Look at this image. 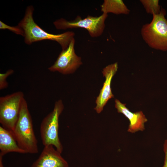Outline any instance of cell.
<instances>
[{"label": "cell", "instance_id": "3", "mask_svg": "<svg viewBox=\"0 0 167 167\" xmlns=\"http://www.w3.org/2000/svg\"><path fill=\"white\" fill-rule=\"evenodd\" d=\"M165 10L161 8L160 13L152 15L151 21L143 25L141 30L143 39L150 48L167 51V20Z\"/></svg>", "mask_w": 167, "mask_h": 167}, {"label": "cell", "instance_id": "8", "mask_svg": "<svg viewBox=\"0 0 167 167\" xmlns=\"http://www.w3.org/2000/svg\"><path fill=\"white\" fill-rule=\"evenodd\" d=\"M118 68L117 62L112 64L103 69L102 73L105 78L102 88L96 101V106L94 108L96 112L99 113L103 110L108 101L114 97L111 88L112 79Z\"/></svg>", "mask_w": 167, "mask_h": 167}, {"label": "cell", "instance_id": "2", "mask_svg": "<svg viewBox=\"0 0 167 167\" xmlns=\"http://www.w3.org/2000/svg\"><path fill=\"white\" fill-rule=\"evenodd\" d=\"M11 131L19 146L27 153H38L37 140L27 103L24 98L21 103L18 119Z\"/></svg>", "mask_w": 167, "mask_h": 167}, {"label": "cell", "instance_id": "13", "mask_svg": "<svg viewBox=\"0 0 167 167\" xmlns=\"http://www.w3.org/2000/svg\"><path fill=\"white\" fill-rule=\"evenodd\" d=\"M140 1L147 13L152 15L160 13L161 9L159 0H141Z\"/></svg>", "mask_w": 167, "mask_h": 167}, {"label": "cell", "instance_id": "9", "mask_svg": "<svg viewBox=\"0 0 167 167\" xmlns=\"http://www.w3.org/2000/svg\"><path fill=\"white\" fill-rule=\"evenodd\" d=\"M31 167H69L61 153L52 145L45 146L37 159Z\"/></svg>", "mask_w": 167, "mask_h": 167}, {"label": "cell", "instance_id": "12", "mask_svg": "<svg viewBox=\"0 0 167 167\" xmlns=\"http://www.w3.org/2000/svg\"><path fill=\"white\" fill-rule=\"evenodd\" d=\"M103 13H112L116 15H128L130 12L122 0H105L101 5Z\"/></svg>", "mask_w": 167, "mask_h": 167}, {"label": "cell", "instance_id": "14", "mask_svg": "<svg viewBox=\"0 0 167 167\" xmlns=\"http://www.w3.org/2000/svg\"><path fill=\"white\" fill-rule=\"evenodd\" d=\"M0 29H8L16 34L21 35L23 36L24 35L23 30L18 25L15 26H10L0 21Z\"/></svg>", "mask_w": 167, "mask_h": 167}, {"label": "cell", "instance_id": "17", "mask_svg": "<svg viewBox=\"0 0 167 167\" xmlns=\"http://www.w3.org/2000/svg\"><path fill=\"white\" fill-rule=\"evenodd\" d=\"M3 156L0 154V167H4L2 163V157Z\"/></svg>", "mask_w": 167, "mask_h": 167}, {"label": "cell", "instance_id": "10", "mask_svg": "<svg viewBox=\"0 0 167 167\" xmlns=\"http://www.w3.org/2000/svg\"><path fill=\"white\" fill-rule=\"evenodd\" d=\"M115 107L118 113L123 114L129 120L130 123L127 131L135 133L139 131H143L145 129L144 123L148 120L142 111L133 113L126 106V104L122 103L119 100L115 101Z\"/></svg>", "mask_w": 167, "mask_h": 167}, {"label": "cell", "instance_id": "7", "mask_svg": "<svg viewBox=\"0 0 167 167\" xmlns=\"http://www.w3.org/2000/svg\"><path fill=\"white\" fill-rule=\"evenodd\" d=\"M74 38L67 48L62 50L53 65L48 68L51 72L58 71L63 74L73 73L82 64L81 58L75 53Z\"/></svg>", "mask_w": 167, "mask_h": 167}, {"label": "cell", "instance_id": "4", "mask_svg": "<svg viewBox=\"0 0 167 167\" xmlns=\"http://www.w3.org/2000/svg\"><path fill=\"white\" fill-rule=\"evenodd\" d=\"M64 108L61 100L56 101L53 109L43 118L40 127L43 144L44 146L52 145L61 153L63 147L58 136L59 119Z\"/></svg>", "mask_w": 167, "mask_h": 167}, {"label": "cell", "instance_id": "6", "mask_svg": "<svg viewBox=\"0 0 167 167\" xmlns=\"http://www.w3.org/2000/svg\"><path fill=\"white\" fill-rule=\"evenodd\" d=\"M24 93L18 91L0 97V123L12 131L18 119Z\"/></svg>", "mask_w": 167, "mask_h": 167}, {"label": "cell", "instance_id": "15", "mask_svg": "<svg viewBox=\"0 0 167 167\" xmlns=\"http://www.w3.org/2000/svg\"><path fill=\"white\" fill-rule=\"evenodd\" d=\"M14 72L13 70L10 69L5 73L0 74V90H2L6 88L8 83L6 81L7 77Z\"/></svg>", "mask_w": 167, "mask_h": 167}, {"label": "cell", "instance_id": "16", "mask_svg": "<svg viewBox=\"0 0 167 167\" xmlns=\"http://www.w3.org/2000/svg\"><path fill=\"white\" fill-rule=\"evenodd\" d=\"M163 150L165 154L164 165L163 167H167V139L165 141L163 144Z\"/></svg>", "mask_w": 167, "mask_h": 167}, {"label": "cell", "instance_id": "1", "mask_svg": "<svg viewBox=\"0 0 167 167\" xmlns=\"http://www.w3.org/2000/svg\"><path fill=\"white\" fill-rule=\"evenodd\" d=\"M33 6H28L24 18L18 24L24 31L25 43L31 45L35 42L49 40L57 42L62 47V50L66 49L72 39L74 38L75 33L72 31H67L54 34L47 32L35 22L33 16Z\"/></svg>", "mask_w": 167, "mask_h": 167}, {"label": "cell", "instance_id": "5", "mask_svg": "<svg viewBox=\"0 0 167 167\" xmlns=\"http://www.w3.org/2000/svg\"><path fill=\"white\" fill-rule=\"evenodd\" d=\"M108 16V14L103 13L98 16L88 15L82 19L78 15L73 20L68 21L61 18L54 22L53 24L56 28L59 30L84 28L88 31L91 37H97L103 33L105 27V22Z\"/></svg>", "mask_w": 167, "mask_h": 167}, {"label": "cell", "instance_id": "11", "mask_svg": "<svg viewBox=\"0 0 167 167\" xmlns=\"http://www.w3.org/2000/svg\"><path fill=\"white\" fill-rule=\"evenodd\" d=\"M0 154L4 156L10 152L27 153L18 145L12 132L0 126Z\"/></svg>", "mask_w": 167, "mask_h": 167}]
</instances>
